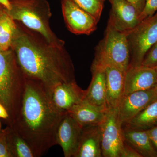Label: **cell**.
Wrapping results in <instances>:
<instances>
[{"instance_id": "obj_1", "label": "cell", "mask_w": 157, "mask_h": 157, "mask_svg": "<svg viewBox=\"0 0 157 157\" xmlns=\"http://www.w3.org/2000/svg\"><path fill=\"white\" fill-rule=\"evenodd\" d=\"M16 23L11 48L25 77L39 81L48 90L61 83L76 81L73 63L65 47L55 46L38 33Z\"/></svg>"}, {"instance_id": "obj_2", "label": "cell", "mask_w": 157, "mask_h": 157, "mask_svg": "<svg viewBox=\"0 0 157 157\" xmlns=\"http://www.w3.org/2000/svg\"><path fill=\"white\" fill-rule=\"evenodd\" d=\"M64 114L53 106L48 90L42 83L25 77L11 128L28 143L37 157H41L56 145L57 130Z\"/></svg>"}, {"instance_id": "obj_3", "label": "cell", "mask_w": 157, "mask_h": 157, "mask_svg": "<svg viewBox=\"0 0 157 157\" xmlns=\"http://www.w3.org/2000/svg\"><path fill=\"white\" fill-rule=\"evenodd\" d=\"M10 1L11 9L7 10L14 21L38 33L50 44L57 47H65V42L57 36L50 28L52 13L47 0Z\"/></svg>"}, {"instance_id": "obj_4", "label": "cell", "mask_w": 157, "mask_h": 157, "mask_svg": "<svg viewBox=\"0 0 157 157\" xmlns=\"http://www.w3.org/2000/svg\"><path fill=\"white\" fill-rule=\"evenodd\" d=\"M25 81L14 51L11 48L0 51V102L6 107L11 120L19 107Z\"/></svg>"}, {"instance_id": "obj_5", "label": "cell", "mask_w": 157, "mask_h": 157, "mask_svg": "<svg viewBox=\"0 0 157 157\" xmlns=\"http://www.w3.org/2000/svg\"><path fill=\"white\" fill-rule=\"evenodd\" d=\"M128 34L108 24L104 38L97 46L92 65L113 66L126 72L131 59Z\"/></svg>"}, {"instance_id": "obj_6", "label": "cell", "mask_w": 157, "mask_h": 157, "mask_svg": "<svg viewBox=\"0 0 157 157\" xmlns=\"http://www.w3.org/2000/svg\"><path fill=\"white\" fill-rule=\"evenodd\" d=\"M131 59L129 67L141 66L147 52L157 42V12L128 33Z\"/></svg>"}, {"instance_id": "obj_7", "label": "cell", "mask_w": 157, "mask_h": 157, "mask_svg": "<svg viewBox=\"0 0 157 157\" xmlns=\"http://www.w3.org/2000/svg\"><path fill=\"white\" fill-rule=\"evenodd\" d=\"M101 148L104 157H119L124 143L123 127L117 109H108L104 121L100 125Z\"/></svg>"}, {"instance_id": "obj_8", "label": "cell", "mask_w": 157, "mask_h": 157, "mask_svg": "<svg viewBox=\"0 0 157 157\" xmlns=\"http://www.w3.org/2000/svg\"><path fill=\"white\" fill-rule=\"evenodd\" d=\"M63 16L68 29L75 35H90L97 29L95 17L72 0H62Z\"/></svg>"}, {"instance_id": "obj_9", "label": "cell", "mask_w": 157, "mask_h": 157, "mask_svg": "<svg viewBox=\"0 0 157 157\" xmlns=\"http://www.w3.org/2000/svg\"><path fill=\"white\" fill-rule=\"evenodd\" d=\"M156 99L157 95L154 88L124 96L117 108L123 125L132 120Z\"/></svg>"}, {"instance_id": "obj_10", "label": "cell", "mask_w": 157, "mask_h": 157, "mask_svg": "<svg viewBox=\"0 0 157 157\" xmlns=\"http://www.w3.org/2000/svg\"><path fill=\"white\" fill-rule=\"evenodd\" d=\"M48 92L53 106L59 112L65 114L84 101L86 90L82 89L76 81L58 85Z\"/></svg>"}, {"instance_id": "obj_11", "label": "cell", "mask_w": 157, "mask_h": 157, "mask_svg": "<svg viewBox=\"0 0 157 157\" xmlns=\"http://www.w3.org/2000/svg\"><path fill=\"white\" fill-rule=\"evenodd\" d=\"M111 9L108 24L120 32L128 33L139 23V14L127 0H108Z\"/></svg>"}, {"instance_id": "obj_12", "label": "cell", "mask_w": 157, "mask_h": 157, "mask_svg": "<svg viewBox=\"0 0 157 157\" xmlns=\"http://www.w3.org/2000/svg\"><path fill=\"white\" fill-rule=\"evenodd\" d=\"M82 128L68 113L63 115L57 130L56 145H60L65 157H73Z\"/></svg>"}, {"instance_id": "obj_13", "label": "cell", "mask_w": 157, "mask_h": 157, "mask_svg": "<svg viewBox=\"0 0 157 157\" xmlns=\"http://www.w3.org/2000/svg\"><path fill=\"white\" fill-rule=\"evenodd\" d=\"M157 84V73L153 68L129 67L125 73L124 96L153 88Z\"/></svg>"}, {"instance_id": "obj_14", "label": "cell", "mask_w": 157, "mask_h": 157, "mask_svg": "<svg viewBox=\"0 0 157 157\" xmlns=\"http://www.w3.org/2000/svg\"><path fill=\"white\" fill-rule=\"evenodd\" d=\"M92 78L86 90L84 101L99 109L108 110L107 103L106 74L104 67L92 65Z\"/></svg>"}, {"instance_id": "obj_15", "label": "cell", "mask_w": 157, "mask_h": 157, "mask_svg": "<svg viewBox=\"0 0 157 157\" xmlns=\"http://www.w3.org/2000/svg\"><path fill=\"white\" fill-rule=\"evenodd\" d=\"M104 67L106 74L107 108L116 109L124 95L125 72L113 66Z\"/></svg>"}, {"instance_id": "obj_16", "label": "cell", "mask_w": 157, "mask_h": 157, "mask_svg": "<svg viewBox=\"0 0 157 157\" xmlns=\"http://www.w3.org/2000/svg\"><path fill=\"white\" fill-rule=\"evenodd\" d=\"M102 157L100 125L83 127L73 157Z\"/></svg>"}, {"instance_id": "obj_17", "label": "cell", "mask_w": 157, "mask_h": 157, "mask_svg": "<svg viewBox=\"0 0 157 157\" xmlns=\"http://www.w3.org/2000/svg\"><path fill=\"white\" fill-rule=\"evenodd\" d=\"M107 111L82 101L73 107L68 113L82 127L100 125L104 121Z\"/></svg>"}, {"instance_id": "obj_18", "label": "cell", "mask_w": 157, "mask_h": 157, "mask_svg": "<svg viewBox=\"0 0 157 157\" xmlns=\"http://www.w3.org/2000/svg\"><path fill=\"white\" fill-rule=\"evenodd\" d=\"M124 139L142 157H157V151L152 144L146 130L123 128Z\"/></svg>"}, {"instance_id": "obj_19", "label": "cell", "mask_w": 157, "mask_h": 157, "mask_svg": "<svg viewBox=\"0 0 157 157\" xmlns=\"http://www.w3.org/2000/svg\"><path fill=\"white\" fill-rule=\"evenodd\" d=\"M17 29L16 21L9 15L7 9L2 6L0 9V51L11 48Z\"/></svg>"}, {"instance_id": "obj_20", "label": "cell", "mask_w": 157, "mask_h": 157, "mask_svg": "<svg viewBox=\"0 0 157 157\" xmlns=\"http://www.w3.org/2000/svg\"><path fill=\"white\" fill-rule=\"evenodd\" d=\"M157 124V99L152 102L128 122L124 128L147 130Z\"/></svg>"}, {"instance_id": "obj_21", "label": "cell", "mask_w": 157, "mask_h": 157, "mask_svg": "<svg viewBox=\"0 0 157 157\" xmlns=\"http://www.w3.org/2000/svg\"><path fill=\"white\" fill-rule=\"evenodd\" d=\"M7 137L13 157H37L28 143L13 129H7Z\"/></svg>"}, {"instance_id": "obj_22", "label": "cell", "mask_w": 157, "mask_h": 157, "mask_svg": "<svg viewBox=\"0 0 157 157\" xmlns=\"http://www.w3.org/2000/svg\"><path fill=\"white\" fill-rule=\"evenodd\" d=\"M76 5L91 14L99 21L101 18L104 0H72Z\"/></svg>"}, {"instance_id": "obj_23", "label": "cell", "mask_w": 157, "mask_h": 157, "mask_svg": "<svg viewBox=\"0 0 157 157\" xmlns=\"http://www.w3.org/2000/svg\"><path fill=\"white\" fill-rule=\"evenodd\" d=\"M140 67L155 68L157 67V42L150 48L141 63Z\"/></svg>"}, {"instance_id": "obj_24", "label": "cell", "mask_w": 157, "mask_h": 157, "mask_svg": "<svg viewBox=\"0 0 157 157\" xmlns=\"http://www.w3.org/2000/svg\"><path fill=\"white\" fill-rule=\"evenodd\" d=\"M157 12V0H145L143 10L139 16V22L151 17Z\"/></svg>"}, {"instance_id": "obj_25", "label": "cell", "mask_w": 157, "mask_h": 157, "mask_svg": "<svg viewBox=\"0 0 157 157\" xmlns=\"http://www.w3.org/2000/svg\"><path fill=\"white\" fill-rule=\"evenodd\" d=\"M7 137V129L0 131V157H13Z\"/></svg>"}, {"instance_id": "obj_26", "label": "cell", "mask_w": 157, "mask_h": 157, "mask_svg": "<svg viewBox=\"0 0 157 157\" xmlns=\"http://www.w3.org/2000/svg\"><path fill=\"white\" fill-rule=\"evenodd\" d=\"M119 157H142L132 147L124 141L123 146L120 152Z\"/></svg>"}, {"instance_id": "obj_27", "label": "cell", "mask_w": 157, "mask_h": 157, "mask_svg": "<svg viewBox=\"0 0 157 157\" xmlns=\"http://www.w3.org/2000/svg\"><path fill=\"white\" fill-rule=\"evenodd\" d=\"M146 131L152 144L157 151V124Z\"/></svg>"}, {"instance_id": "obj_28", "label": "cell", "mask_w": 157, "mask_h": 157, "mask_svg": "<svg viewBox=\"0 0 157 157\" xmlns=\"http://www.w3.org/2000/svg\"><path fill=\"white\" fill-rule=\"evenodd\" d=\"M134 6L140 15L143 10L145 4V0H127Z\"/></svg>"}, {"instance_id": "obj_29", "label": "cell", "mask_w": 157, "mask_h": 157, "mask_svg": "<svg viewBox=\"0 0 157 157\" xmlns=\"http://www.w3.org/2000/svg\"><path fill=\"white\" fill-rule=\"evenodd\" d=\"M0 118L7 120H9L10 118L8 110L1 102H0Z\"/></svg>"}, {"instance_id": "obj_30", "label": "cell", "mask_w": 157, "mask_h": 157, "mask_svg": "<svg viewBox=\"0 0 157 157\" xmlns=\"http://www.w3.org/2000/svg\"><path fill=\"white\" fill-rule=\"evenodd\" d=\"M0 4L8 10L11 9V4L10 0H0Z\"/></svg>"}, {"instance_id": "obj_31", "label": "cell", "mask_w": 157, "mask_h": 157, "mask_svg": "<svg viewBox=\"0 0 157 157\" xmlns=\"http://www.w3.org/2000/svg\"><path fill=\"white\" fill-rule=\"evenodd\" d=\"M155 91L157 95V84H156V85L155 86V87H154Z\"/></svg>"}, {"instance_id": "obj_32", "label": "cell", "mask_w": 157, "mask_h": 157, "mask_svg": "<svg viewBox=\"0 0 157 157\" xmlns=\"http://www.w3.org/2000/svg\"><path fill=\"white\" fill-rule=\"evenodd\" d=\"M155 69L157 73V67H156L155 68Z\"/></svg>"}, {"instance_id": "obj_33", "label": "cell", "mask_w": 157, "mask_h": 157, "mask_svg": "<svg viewBox=\"0 0 157 157\" xmlns=\"http://www.w3.org/2000/svg\"><path fill=\"white\" fill-rule=\"evenodd\" d=\"M2 5H1V4H0V9H1V7H2Z\"/></svg>"}, {"instance_id": "obj_34", "label": "cell", "mask_w": 157, "mask_h": 157, "mask_svg": "<svg viewBox=\"0 0 157 157\" xmlns=\"http://www.w3.org/2000/svg\"><path fill=\"white\" fill-rule=\"evenodd\" d=\"M18 1H27V0H18Z\"/></svg>"}, {"instance_id": "obj_35", "label": "cell", "mask_w": 157, "mask_h": 157, "mask_svg": "<svg viewBox=\"0 0 157 157\" xmlns=\"http://www.w3.org/2000/svg\"><path fill=\"white\" fill-rule=\"evenodd\" d=\"M1 123H0V129H1Z\"/></svg>"}, {"instance_id": "obj_36", "label": "cell", "mask_w": 157, "mask_h": 157, "mask_svg": "<svg viewBox=\"0 0 157 157\" xmlns=\"http://www.w3.org/2000/svg\"><path fill=\"white\" fill-rule=\"evenodd\" d=\"M104 1H105V0H104Z\"/></svg>"}]
</instances>
